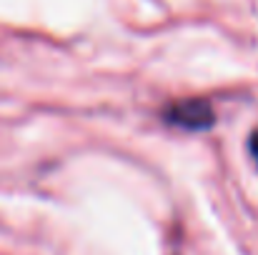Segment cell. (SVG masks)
Wrapping results in <instances>:
<instances>
[{"mask_svg":"<svg viewBox=\"0 0 258 255\" xmlns=\"http://www.w3.org/2000/svg\"><path fill=\"white\" fill-rule=\"evenodd\" d=\"M251 153H253V158H256V163H258V130L251 135Z\"/></svg>","mask_w":258,"mask_h":255,"instance_id":"cell-2","label":"cell"},{"mask_svg":"<svg viewBox=\"0 0 258 255\" xmlns=\"http://www.w3.org/2000/svg\"><path fill=\"white\" fill-rule=\"evenodd\" d=\"M166 118L183 125V128H190V130H203V128H211L216 115H213V108L208 105V100H201V98H188V100H178L175 105H171V110L166 113Z\"/></svg>","mask_w":258,"mask_h":255,"instance_id":"cell-1","label":"cell"}]
</instances>
